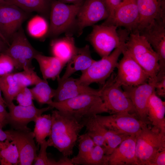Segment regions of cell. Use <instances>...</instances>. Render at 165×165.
I'll list each match as a JSON object with an SVG mask.
<instances>
[{"mask_svg":"<svg viewBox=\"0 0 165 165\" xmlns=\"http://www.w3.org/2000/svg\"><path fill=\"white\" fill-rule=\"evenodd\" d=\"M165 165V149L158 152L149 164V165Z\"/></svg>","mask_w":165,"mask_h":165,"instance_id":"obj_42","label":"cell"},{"mask_svg":"<svg viewBox=\"0 0 165 165\" xmlns=\"http://www.w3.org/2000/svg\"><path fill=\"white\" fill-rule=\"evenodd\" d=\"M35 123L33 132L38 148L40 143L49 136L51 133L52 124L51 115H42L37 118Z\"/></svg>","mask_w":165,"mask_h":165,"instance_id":"obj_32","label":"cell"},{"mask_svg":"<svg viewBox=\"0 0 165 165\" xmlns=\"http://www.w3.org/2000/svg\"><path fill=\"white\" fill-rule=\"evenodd\" d=\"M34 67L26 68L23 71L13 73L14 79L22 87L36 85L41 82V79L34 71Z\"/></svg>","mask_w":165,"mask_h":165,"instance_id":"obj_34","label":"cell"},{"mask_svg":"<svg viewBox=\"0 0 165 165\" xmlns=\"http://www.w3.org/2000/svg\"><path fill=\"white\" fill-rule=\"evenodd\" d=\"M6 0H0V2L2 1H5Z\"/></svg>","mask_w":165,"mask_h":165,"instance_id":"obj_48","label":"cell"},{"mask_svg":"<svg viewBox=\"0 0 165 165\" xmlns=\"http://www.w3.org/2000/svg\"><path fill=\"white\" fill-rule=\"evenodd\" d=\"M48 105L68 114L80 122L83 118L107 112L100 95L85 94L63 101H53Z\"/></svg>","mask_w":165,"mask_h":165,"instance_id":"obj_3","label":"cell"},{"mask_svg":"<svg viewBox=\"0 0 165 165\" xmlns=\"http://www.w3.org/2000/svg\"><path fill=\"white\" fill-rule=\"evenodd\" d=\"M19 154L17 148L13 141L8 139L0 141V163L1 165L18 164Z\"/></svg>","mask_w":165,"mask_h":165,"instance_id":"obj_29","label":"cell"},{"mask_svg":"<svg viewBox=\"0 0 165 165\" xmlns=\"http://www.w3.org/2000/svg\"><path fill=\"white\" fill-rule=\"evenodd\" d=\"M148 119L154 128L165 133V102L154 91L148 99L147 106Z\"/></svg>","mask_w":165,"mask_h":165,"instance_id":"obj_23","label":"cell"},{"mask_svg":"<svg viewBox=\"0 0 165 165\" xmlns=\"http://www.w3.org/2000/svg\"><path fill=\"white\" fill-rule=\"evenodd\" d=\"M136 135L129 136L108 155L109 165H138L136 156Z\"/></svg>","mask_w":165,"mask_h":165,"instance_id":"obj_21","label":"cell"},{"mask_svg":"<svg viewBox=\"0 0 165 165\" xmlns=\"http://www.w3.org/2000/svg\"><path fill=\"white\" fill-rule=\"evenodd\" d=\"M94 60L91 57L88 45L82 48H77L75 54L67 63L65 71L60 79H64L69 78L78 71H84Z\"/></svg>","mask_w":165,"mask_h":165,"instance_id":"obj_22","label":"cell"},{"mask_svg":"<svg viewBox=\"0 0 165 165\" xmlns=\"http://www.w3.org/2000/svg\"><path fill=\"white\" fill-rule=\"evenodd\" d=\"M22 87L14 79L13 73L0 76V88L6 105L13 102Z\"/></svg>","mask_w":165,"mask_h":165,"instance_id":"obj_30","label":"cell"},{"mask_svg":"<svg viewBox=\"0 0 165 165\" xmlns=\"http://www.w3.org/2000/svg\"><path fill=\"white\" fill-rule=\"evenodd\" d=\"M28 13L5 1L0 2V32L8 43L28 17Z\"/></svg>","mask_w":165,"mask_h":165,"instance_id":"obj_12","label":"cell"},{"mask_svg":"<svg viewBox=\"0 0 165 165\" xmlns=\"http://www.w3.org/2000/svg\"><path fill=\"white\" fill-rule=\"evenodd\" d=\"M57 79L58 86L55 89L54 101H61L85 94L100 95L99 89H94L80 82L79 78L70 77L61 79L59 77Z\"/></svg>","mask_w":165,"mask_h":165,"instance_id":"obj_19","label":"cell"},{"mask_svg":"<svg viewBox=\"0 0 165 165\" xmlns=\"http://www.w3.org/2000/svg\"><path fill=\"white\" fill-rule=\"evenodd\" d=\"M8 139L11 141V137L8 130L4 131L2 128L0 126V141H4Z\"/></svg>","mask_w":165,"mask_h":165,"instance_id":"obj_43","label":"cell"},{"mask_svg":"<svg viewBox=\"0 0 165 165\" xmlns=\"http://www.w3.org/2000/svg\"><path fill=\"white\" fill-rule=\"evenodd\" d=\"M77 48L74 38L70 36L55 40L51 44L53 56L66 64L75 54Z\"/></svg>","mask_w":165,"mask_h":165,"instance_id":"obj_25","label":"cell"},{"mask_svg":"<svg viewBox=\"0 0 165 165\" xmlns=\"http://www.w3.org/2000/svg\"><path fill=\"white\" fill-rule=\"evenodd\" d=\"M38 63L43 79L54 80L60 74L66 64L57 58L45 56L40 53L34 57Z\"/></svg>","mask_w":165,"mask_h":165,"instance_id":"obj_24","label":"cell"},{"mask_svg":"<svg viewBox=\"0 0 165 165\" xmlns=\"http://www.w3.org/2000/svg\"><path fill=\"white\" fill-rule=\"evenodd\" d=\"M0 38L2 39L4 42H5L9 46L10 45L7 42L5 38L2 35L0 32Z\"/></svg>","mask_w":165,"mask_h":165,"instance_id":"obj_47","label":"cell"},{"mask_svg":"<svg viewBox=\"0 0 165 165\" xmlns=\"http://www.w3.org/2000/svg\"><path fill=\"white\" fill-rule=\"evenodd\" d=\"M113 25H94L88 39L97 53L102 58L116 48L124 45L130 32Z\"/></svg>","mask_w":165,"mask_h":165,"instance_id":"obj_4","label":"cell"},{"mask_svg":"<svg viewBox=\"0 0 165 165\" xmlns=\"http://www.w3.org/2000/svg\"><path fill=\"white\" fill-rule=\"evenodd\" d=\"M6 107V105L0 102V126L2 128L9 123V112Z\"/></svg>","mask_w":165,"mask_h":165,"instance_id":"obj_41","label":"cell"},{"mask_svg":"<svg viewBox=\"0 0 165 165\" xmlns=\"http://www.w3.org/2000/svg\"><path fill=\"white\" fill-rule=\"evenodd\" d=\"M8 46L0 38V55L3 53Z\"/></svg>","mask_w":165,"mask_h":165,"instance_id":"obj_44","label":"cell"},{"mask_svg":"<svg viewBox=\"0 0 165 165\" xmlns=\"http://www.w3.org/2000/svg\"><path fill=\"white\" fill-rule=\"evenodd\" d=\"M136 156L138 165H149L158 152L165 149V133L145 124L136 135Z\"/></svg>","mask_w":165,"mask_h":165,"instance_id":"obj_5","label":"cell"},{"mask_svg":"<svg viewBox=\"0 0 165 165\" xmlns=\"http://www.w3.org/2000/svg\"><path fill=\"white\" fill-rule=\"evenodd\" d=\"M5 1L19 7L28 13L36 12L46 15L50 10V0H6Z\"/></svg>","mask_w":165,"mask_h":165,"instance_id":"obj_27","label":"cell"},{"mask_svg":"<svg viewBox=\"0 0 165 165\" xmlns=\"http://www.w3.org/2000/svg\"><path fill=\"white\" fill-rule=\"evenodd\" d=\"M135 114L119 113L102 116L97 114L98 122L107 129L116 133L128 135H136L145 124Z\"/></svg>","mask_w":165,"mask_h":165,"instance_id":"obj_11","label":"cell"},{"mask_svg":"<svg viewBox=\"0 0 165 165\" xmlns=\"http://www.w3.org/2000/svg\"><path fill=\"white\" fill-rule=\"evenodd\" d=\"M73 163L74 165H108V156L105 155V148L95 145L89 152Z\"/></svg>","mask_w":165,"mask_h":165,"instance_id":"obj_28","label":"cell"},{"mask_svg":"<svg viewBox=\"0 0 165 165\" xmlns=\"http://www.w3.org/2000/svg\"><path fill=\"white\" fill-rule=\"evenodd\" d=\"M116 75L112 73L99 89L100 96L107 113L110 115L124 113L135 114L131 100L127 96L122 86L116 82Z\"/></svg>","mask_w":165,"mask_h":165,"instance_id":"obj_6","label":"cell"},{"mask_svg":"<svg viewBox=\"0 0 165 165\" xmlns=\"http://www.w3.org/2000/svg\"><path fill=\"white\" fill-rule=\"evenodd\" d=\"M109 15L108 9L103 0H85L76 18L78 34L80 35L85 28L106 20Z\"/></svg>","mask_w":165,"mask_h":165,"instance_id":"obj_13","label":"cell"},{"mask_svg":"<svg viewBox=\"0 0 165 165\" xmlns=\"http://www.w3.org/2000/svg\"><path fill=\"white\" fill-rule=\"evenodd\" d=\"M82 2L68 4L60 0L52 1L50 10V24L48 33L56 36L65 31L75 21Z\"/></svg>","mask_w":165,"mask_h":165,"instance_id":"obj_8","label":"cell"},{"mask_svg":"<svg viewBox=\"0 0 165 165\" xmlns=\"http://www.w3.org/2000/svg\"><path fill=\"white\" fill-rule=\"evenodd\" d=\"M139 32L145 37L158 54V73H165V20H155Z\"/></svg>","mask_w":165,"mask_h":165,"instance_id":"obj_17","label":"cell"},{"mask_svg":"<svg viewBox=\"0 0 165 165\" xmlns=\"http://www.w3.org/2000/svg\"><path fill=\"white\" fill-rule=\"evenodd\" d=\"M51 131L47 141L49 146L53 147L68 157L73 153L79 134L84 127L74 117L58 110H52Z\"/></svg>","mask_w":165,"mask_h":165,"instance_id":"obj_1","label":"cell"},{"mask_svg":"<svg viewBox=\"0 0 165 165\" xmlns=\"http://www.w3.org/2000/svg\"><path fill=\"white\" fill-rule=\"evenodd\" d=\"M125 45L116 48L109 55L101 59L94 60L88 69L82 72L79 78V82L88 86L93 83L103 85L116 68L119 58Z\"/></svg>","mask_w":165,"mask_h":165,"instance_id":"obj_7","label":"cell"},{"mask_svg":"<svg viewBox=\"0 0 165 165\" xmlns=\"http://www.w3.org/2000/svg\"><path fill=\"white\" fill-rule=\"evenodd\" d=\"M77 141L79 142V152L76 156L71 159L73 163L74 161L86 156L95 145L92 138L86 132L79 136Z\"/></svg>","mask_w":165,"mask_h":165,"instance_id":"obj_36","label":"cell"},{"mask_svg":"<svg viewBox=\"0 0 165 165\" xmlns=\"http://www.w3.org/2000/svg\"><path fill=\"white\" fill-rule=\"evenodd\" d=\"M124 50L147 74L148 81L155 83L159 71V56L145 37L138 31L131 32Z\"/></svg>","mask_w":165,"mask_h":165,"instance_id":"obj_2","label":"cell"},{"mask_svg":"<svg viewBox=\"0 0 165 165\" xmlns=\"http://www.w3.org/2000/svg\"><path fill=\"white\" fill-rule=\"evenodd\" d=\"M139 18L137 0H123L116 10L112 19L102 24L123 27L131 32L136 31Z\"/></svg>","mask_w":165,"mask_h":165,"instance_id":"obj_18","label":"cell"},{"mask_svg":"<svg viewBox=\"0 0 165 165\" xmlns=\"http://www.w3.org/2000/svg\"><path fill=\"white\" fill-rule=\"evenodd\" d=\"M1 92L2 91L0 88V102L6 105V102L4 100V98H3L2 96Z\"/></svg>","mask_w":165,"mask_h":165,"instance_id":"obj_46","label":"cell"},{"mask_svg":"<svg viewBox=\"0 0 165 165\" xmlns=\"http://www.w3.org/2000/svg\"><path fill=\"white\" fill-rule=\"evenodd\" d=\"M19 154V165H31L37 154L38 149L34 140L35 135L31 130H8Z\"/></svg>","mask_w":165,"mask_h":165,"instance_id":"obj_16","label":"cell"},{"mask_svg":"<svg viewBox=\"0 0 165 165\" xmlns=\"http://www.w3.org/2000/svg\"><path fill=\"white\" fill-rule=\"evenodd\" d=\"M122 53L116 67V82L122 86H136L148 82L149 77L141 66L124 49Z\"/></svg>","mask_w":165,"mask_h":165,"instance_id":"obj_10","label":"cell"},{"mask_svg":"<svg viewBox=\"0 0 165 165\" xmlns=\"http://www.w3.org/2000/svg\"><path fill=\"white\" fill-rule=\"evenodd\" d=\"M140 32L156 20H165V0H137Z\"/></svg>","mask_w":165,"mask_h":165,"instance_id":"obj_20","label":"cell"},{"mask_svg":"<svg viewBox=\"0 0 165 165\" xmlns=\"http://www.w3.org/2000/svg\"><path fill=\"white\" fill-rule=\"evenodd\" d=\"M9 110V123L13 129L21 130H31L27 127L31 121L35 122L44 112L53 108L48 107L39 109L34 105L28 106L16 105L13 102L6 104Z\"/></svg>","mask_w":165,"mask_h":165,"instance_id":"obj_15","label":"cell"},{"mask_svg":"<svg viewBox=\"0 0 165 165\" xmlns=\"http://www.w3.org/2000/svg\"><path fill=\"white\" fill-rule=\"evenodd\" d=\"M14 100L20 105L26 106L34 105L31 89L27 87H22L16 96Z\"/></svg>","mask_w":165,"mask_h":165,"instance_id":"obj_37","label":"cell"},{"mask_svg":"<svg viewBox=\"0 0 165 165\" xmlns=\"http://www.w3.org/2000/svg\"><path fill=\"white\" fill-rule=\"evenodd\" d=\"M40 53L31 45L20 28L13 35L11 43L3 53L12 59L15 68L21 70L33 67L32 61Z\"/></svg>","mask_w":165,"mask_h":165,"instance_id":"obj_9","label":"cell"},{"mask_svg":"<svg viewBox=\"0 0 165 165\" xmlns=\"http://www.w3.org/2000/svg\"><path fill=\"white\" fill-rule=\"evenodd\" d=\"M80 122L86 127V133L92 138L95 144L106 148L107 145L104 135L107 129L98 122L96 115L83 118Z\"/></svg>","mask_w":165,"mask_h":165,"instance_id":"obj_26","label":"cell"},{"mask_svg":"<svg viewBox=\"0 0 165 165\" xmlns=\"http://www.w3.org/2000/svg\"><path fill=\"white\" fill-rule=\"evenodd\" d=\"M40 148L39 153L34 162L35 165H74L71 159L64 157L58 161L49 159L47 155L46 149L48 147L47 141L45 139L40 144Z\"/></svg>","mask_w":165,"mask_h":165,"instance_id":"obj_33","label":"cell"},{"mask_svg":"<svg viewBox=\"0 0 165 165\" xmlns=\"http://www.w3.org/2000/svg\"><path fill=\"white\" fill-rule=\"evenodd\" d=\"M106 5L109 12L108 17L105 20L102 24H105L110 21L112 18L114 13L118 7L123 0H103Z\"/></svg>","mask_w":165,"mask_h":165,"instance_id":"obj_39","label":"cell"},{"mask_svg":"<svg viewBox=\"0 0 165 165\" xmlns=\"http://www.w3.org/2000/svg\"><path fill=\"white\" fill-rule=\"evenodd\" d=\"M61 1L65 3H73V4H76L82 2V0H60Z\"/></svg>","mask_w":165,"mask_h":165,"instance_id":"obj_45","label":"cell"},{"mask_svg":"<svg viewBox=\"0 0 165 165\" xmlns=\"http://www.w3.org/2000/svg\"><path fill=\"white\" fill-rule=\"evenodd\" d=\"M155 84L148 81L136 86H122L125 94L131 100L137 117L147 125L150 123L147 116V104L149 98L155 91Z\"/></svg>","mask_w":165,"mask_h":165,"instance_id":"obj_14","label":"cell"},{"mask_svg":"<svg viewBox=\"0 0 165 165\" xmlns=\"http://www.w3.org/2000/svg\"><path fill=\"white\" fill-rule=\"evenodd\" d=\"M155 88V93L157 96L165 97V74L157 75Z\"/></svg>","mask_w":165,"mask_h":165,"instance_id":"obj_40","label":"cell"},{"mask_svg":"<svg viewBox=\"0 0 165 165\" xmlns=\"http://www.w3.org/2000/svg\"><path fill=\"white\" fill-rule=\"evenodd\" d=\"M49 28L47 22L43 17L36 15L28 22L27 29L29 34L35 38H40L48 33Z\"/></svg>","mask_w":165,"mask_h":165,"instance_id":"obj_35","label":"cell"},{"mask_svg":"<svg viewBox=\"0 0 165 165\" xmlns=\"http://www.w3.org/2000/svg\"><path fill=\"white\" fill-rule=\"evenodd\" d=\"M33 99L40 104L48 105L52 101L55 89L52 88L46 80H42L30 89Z\"/></svg>","mask_w":165,"mask_h":165,"instance_id":"obj_31","label":"cell"},{"mask_svg":"<svg viewBox=\"0 0 165 165\" xmlns=\"http://www.w3.org/2000/svg\"><path fill=\"white\" fill-rule=\"evenodd\" d=\"M15 68L12 59L7 55H0V76L12 73Z\"/></svg>","mask_w":165,"mask_h":165,"instance_id":"obj_38","label":"cell"}]
</instances>
